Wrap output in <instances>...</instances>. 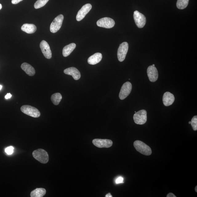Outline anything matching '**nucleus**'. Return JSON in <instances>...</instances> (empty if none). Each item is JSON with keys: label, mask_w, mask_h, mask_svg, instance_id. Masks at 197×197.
I'll return each mask as SVG.
<instances>
[{"label": "nucleus", "mask_w": 197, "mask_h": 197, "mask_svg": "<svg viewBox=\"0 0 197 197\" xmlns=\"http://www.w3.org/2000/svg\"><path fill=\"white\" fill-rule=\"evenodd\" d=\"M134 146L138 152L143 155H150L152 153L151 148L142 141H135L134 143Z\"/></svg>", "instance_id": "obj_1"}, {"label": "nucleus", "mask_w": 197, "mask_h": 197, "mask_svg": "<svg viewBox=\"0 0 197 197\" xmlns=\"http://www.w3.org/2000/svg\"><path fill=\"white\" fill-rule=\"evenodd\" d=\"M33 155L35 159L41 163H46L48 162V154L44 149H39L34 151L33 152Z\"/></svg>", "instance_id": "obj_2"}, {"label": "nucleus", "mask_w": 197, "mask_h": 197, "mask_svg": "<svg viewBox=\"0 0 197 197\" xmlns=\"http://www.w3.org/2000/svg\"><path fill=\"white\" fill-rule=\"evenodd\" d=\"M22 112L26 115L34 118H38L40 117V112L37 108L29 105H24L21 108Z\"/></svg>", "instance_id": "obj_3"}, {"label": "nucleus", "mask_w": 197, "mask_h": 197, "mask_svg": "<svg viewBox=\"0 0 197 197\" xmlns=\"http://www.w3.org/2000/svg\"><path fill=\"white\" fill-rule=\"evenodd\" d=\"M147 119V112L144 110L136 112L133 116L134 121L138 125H143L146 123Z\"/></svg>", "instance_id": "obj_4"}, {"label": "nucleus", "mask_w": 197, "mask_h": 197, "mask_svg": "<svg viewBox=\"0 0 197 197\" xmlns=\"http://www.w3.org/2000/svg\"><path fill=\"white\" fill-rule=\"evenodd\" d=\"M64 18V16L59 15L55 18L50 26V31L52 33H56L59 30L62 26L63 21Z\"/></svg>", "instance_id": "obj_5"}, {"label": "nucleus", "mask_w": 197, "mask_h": 197, "mask_svg": "<svg viewBox=\"0 0 197 197\" xmlns=\"http://www.w3.org/2000/svg\"><path fill=\"white\" fill-rule=\"evenodd\" d=\"M129 49V45L127 42H123L120 44L118 48L117 56L118 60L123 62L125 60Z\"/></svg>", "instance_id": "obj_6"}, {"label": "nucleus", "mask_w": 197, "mask_h": 197, "mask_svg": "<svg viewBox=\"0 0 197 197\" xmlns=\"http://www.w3.org/2000/svg\"><path fill=\"white\" fill-rule=\"evenodd\" d=\"M133 17L137 26L139 28H143L147 21L145 15L136 10L134 12Z\"/></svg>", "instance_id": "obj_7"}, {"label": "nucleus", "mask_w": 197, "mask_h": 197, "mask_svg": "<svg viewBox=\"0 0 197 197\" xmlns=\"http://www.w3.org/2000/svg\"><path fill=\"white\" fill-rule=\"evenodd\" d=\"M132 88V86L130 82H127L124 83L122 86L120 90L119 97L121 100H123L127 98L131 92Z\"/></svg>", "instance_id": "obj_8"}, {"label": "nucleus", "mask_w": 197, "mask_h": 197, "mask_svg": "<svg viewBox=\"0 0 197 197\" xmlns=\"http://www.w3.org/2000/svg\"><path fill=\"white\" fill-rule=\"evenodd\" d=\"M96 23L98 26L107 29L111 28L115 25L114 20L108 17H104L98 20Z\"/></svg>", "instance_id": "obj_9"}, {"label": "nucleus", "mask_w": 197, "mask_h": 197, "mask_svg": "<svg viewBox=\"0 0 197 197\" xmlns=\"http://www.w3.org/2000/svg\"><path fill=\"white\" fill-rule=\"evenodd\" d=\"M92 143L95 146L99 148H109L113 144V141L107 139H94Z\"/></svg>", "instance_id": "obj_10"}, {"label": "nucleus", "mask_w": 197, "mask_h": 197, "mask_svg": "<svg viewBox=\"0 0 197 197\" xmlns=\"http://www.w3.org/2000/svg\"><path fill=\"white\" fill-rule=\"evenodd\" d=\"M92 6L90 4H86L78 11L76 15L77 21H80L83 19L91 9Z\"/></svg>", "instance_id": "obj_11"}, {"label": "nucleus", "mask_w": 197, "mask_h": 197, "mask_svg": "<svg viewBox=\"0 0 197 197\" xmlns=\"http://www.w3.org/2000/svg\"><path fill=\"white\" fill-rule=\"evenodd\" d=\"M40 47L45 58L48 59H50L52 56V52L48 42L45 40H42L40 43Z\"/></svg>", "instance_id": "obj_12"}, {"label": "nucleus", "mask_w": 197, "mask_h": 197, "mask_svg": "<svg viewBox=\"0 0 197 197\" xmlns=\"http://www.w3.org/2000/svg\"><path fill=\"white\" fill-rule=\"evenodd\" d=\"M147 74L151 82H156L158 78V72L156 67L153 66H150L147 69Z\"/></svg>", "instance_id": "obj_13"}, {"label": "nucleus", "mask_w": 197, "mask_h": 197, "mask_svg": "<svg viewBox=\"0 0 197 197\" xmlns=\"http://www.w3.org/2000/svg\"><path fill=\"white\" fill-rule=\"evenodd\" d=\"M64 74L72 76L75 80H78L81 77V74L77 69L76 68L70 67L64 70Z\"/></svg>", "instance_id": "obj_14"}, {"label": "nucleus", "mask_w": 197, "mask_h": 197, "mask_svg": "<svg viewBox=\"0 0 197 197\" xmlns=\"http://www.w3.org/2000/svg\"><path fill=\"white\" fill-rule=\"evenodd\" d=\"M175 100V96L170 92H167L163 94V102L165 106H168L172 105Z\"/></svg>", "instance_id": "obj_15"}, {"label": "nucleus", "mask_w": 197, "mask_h": 197, "mask_svg": "<svg viewBox=\"0 0 197 197\" xmlns=\"http://www.w3.org/2000/svg\"><path fill=\"white\" fill-rule=\"evenodd\" d=\"M102 55L100 53H97L92 55L88 59V62L90 65H95L101 61Z\"/></svg>", "instance_id": "obj_16"}, {"label": "nucleus", "mask_w": 197, "mask_h": 197, "mask_svg": "<svg viewBox=\"0 0 197 197\" xmlns=\"http://www.w3.org/2000/svg\"><path fill=\"white\" fill-rule=\"evenodd\" d=\"M21 68L26 73L30 76H33L35 74V71L34 68L27 63H23L21 65Z\"/></svg>", "instance_id": "obj_17"}, {"label": "nucleus", "mask_w": 197, "mask_h": 197, "mask_svg": "<svg viewBox=\"0 0 197 197\" xmlns=\"http://www.w3.org/2000/svg\"><path fill=\"white\" fill-rule=\"evenodd\" d=\"M21 30L28 34H33L36 31L37 27L34 24L25 23L21 27Z\"/></svg>", "instance_id": "obj_18"}, {"label": "nucleus", "mask_w": 197, "mask_h": 197, "mask_svg": "<svg viewBox=\"0 0 197 197\" xmlns=\"http://www.w3.org/2000/svg\"><path fill=\"white\" fill-rule=\"evenodd\" d=\"M76 45L73 43L65 46L62 50V54L65 57H67L70 55L71 53L75 48Z\"/></svg>", "instance_id": "obj_19"}, {"label": "nucleus", "mask_w": 197, "mask_h": 197, "mask_svg": "<svg viewBox=\"0 0 197 197\" xmlns=\"http://www.w3.org/2000/svg\"><path fill=\"white\" fill-rule=\"evenodd\" d=\"M46 193V190L43 188H37L31 192V197H42Z\"/></svg>", "instance_id": "obj_20"}, {"label": "nucleus", "mask_w": 197, "mask_h": 197, "mask_svg": "<svg viewBox=\"0 0 197 197\" xmlns=\"http://www.w3.org/2000/svg\"><path fill=\"white\" fill-rule=\"evenodd\" d=\"M62 96L59 93H56L52 94L51 96V100L52 103L55 105H58L62 100Z\"/></svg>", "instance_id": "obj_21"}, {"label": "nucleus", "mask_w": 197, "mask_h": 197, "mask_svg": "<svg viewBox=\"0 0 197 197\" xmlns=\"http://www.w3.org/2000/svg\"><path fill=\"white\" fill-rule=\"evenodd\" d=\"M189 0H177L176 6L179 9H184L186 8L188 4Z\"/></svg>", "instance_id": "obj_22"}, {"label": "nucleus", "mask_w": 197, "mask_h": 197, "mask_svg": "<svg viewBox=\"0 0 197 197\" xmlns=\"http://www.w3.org/2000/svg\"><path fill=\"white\" fill-rule=\"evenodd\" d=\"M49 0H38L34 4V7L35 9L40 8L46 4Z\"/></svg>", "instance_id": "obj_23"}, {"label": "nucleus", "mask_w": 197, "mask_h": 197, "mask_svg": "<svg viewBox=\"0 0 197 197\" xmlns=\"http://www.w3.org/2000/svg\"><path fill=\"white\" fill-rule=\"evenodd\" d=\"M191 123L193 130L194 131H196L197 130V116L196 115L193 117Z\"/></svg>", "instance_id": "obj_24"}, {"label": "nucleus", "mask_w": 197, "mask_h": 197, "mask_svg": "<svg viewBox=\"0 0 197 197\" xmlns=\"http://www.w3.org/2000/svg\"><path fill=\"white\" fill-rule=\"evenodd\" d=\"M14 150V147L12 146H10L6 148L5 151L7 155H11L13 153Z\"/></svg>", "instance_id": "obj_25"}, {"label": "nucleus", "mask_w": 197, "mask_h": 197, "mask_svg": "<svg viewBox=\"0 0 197 197\" xmlns=\"http://www.w3.org/2000/svg\"><path fill=\"white\" fill-rule=\"evenodd\" d=\"M123 177H119L116 179L115 182L116 184H118L119 183H123Z\"/></svg>", "instance_id": "obj_26"}, {"label": "nucleus", "mask_w": 197, "mask_h": 197, "mask_svg": "<svg viewBox=\"0 0 197 197\" xmlns=\"http://www.w3.org/2000/svg\"><path fill=\"white\" fill-rule=\"evenodd\" d=\"M23 0H12L11 3L13 4H17Z\"/></svg>", "instance_id": "obj_27"}, {"label": "nucleus", "mask_w": 197, "mask_h": 197, "mask_svg": "<svg viewBox=\"0 0 197 197\" xmlns=\"http://www.w3.org/2000/svg\"><path fill=\"white\" fill-rule=\"evenodd\" d=\"M167 197H176L175 195L172 193H169L167 195Z\"/></svg>", "instance_id": "obj_28"}, {"label": "nucleus", "mask_w": 197, "mask_h": 197, "mask_svg": "<svg viewBox=\"0 0 197 197\" xmlns=\"http://www.w3.org/2000/svg\"><path fill=\"white\" fill-rule=\"evenodd\" d=\"M11 94L10 93H8L5 96V98H6V99H8V98H11Z\"/></svg>", "instance_id": "obj_29"}, {"label": "nucleus", "mask_w": 197, "mask_h": 197, "mask_svg": "<svg viewBox=\"0 0 197 197\" xmlns=\"http://www.w3.org/2000/svg\"><path fill=\"white\" fill-rule=\"evenodd\" d=\"M105 197H113V196H112V195H111V194H110V193H108V194L106 195L105 196Z\"/></svg>", "instance_id": "obj_30"}, {"label": "nucleus", "mask_w": 197, "mask_h": 197, "mask_svg": "<svg viewBox=\"0 0 197 197\" xmlns=\"http://www.w3.org/2000/svg\"><path fill=\"white\" fill-rule=\"evenodd\" d=\"M195 191L196 192H197V186H196L195 187Z\"/></svg>", "instance_id": "obj_31"}, {"label": "nucleus", "mask_w": 197, "mask_h": 197, "mask_svg": "<svg viewBox=\"0 0 197 197\" xmlns=\"http://www.w3.org/2000/svg\"><path fill=\"white\" fill-rule=\"evenodd\" d=\"M2 9V5L1 4H0V10Z\"/></svg>", "instance_id": "obj_32"}, {"label": "nucleus", "mask_w": 197, "mask_h": 197, "mask_svg": "<svg viewBox=\"0 0 197 197\" xmlns=\"http://www.w3.org/2000/svg\"><path fill=\"white\" fill-rule=\"evenodd\" d=\"M2 87V85H0V90H1Z\"/></svg>", "instance_id": "obj_33"}, {"label": "nucleus", "mask_w": 197, "mask_h": 197, "mask_svg": "<svg viewBox=\"0 0 197 197\" xmlns=\"http://www.w3.org/2000/svg\"><path fill=\"white\" fill-rule=\"evenodd\" d=\"M191 122H189V124H191Z\"/></svg>", "instance_id": "obj_34"}, {"label": "nucleus", "mask_w": 197, "mask_h": 197, "mask_svg": "<svg viewBox=\"0 0 197 197\" xmlns=\"http://www.w3.org/2000/svg\"><path fill=\"white\" fill-rule=\"evenodd\" d=\"M152 66H155V64H153V65H152Z\"/></svg>", "instance_id": "obj_35"}]
</instances>
